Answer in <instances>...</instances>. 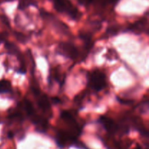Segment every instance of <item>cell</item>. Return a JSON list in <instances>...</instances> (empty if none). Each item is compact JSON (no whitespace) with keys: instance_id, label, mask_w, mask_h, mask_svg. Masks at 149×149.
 Here are the masks:
<instances>
[{"instance_id":"cell-1","label":"cell","mask_w":149,"mask_h":149,"mask_svg":"<svg viewBox=\"0 0 149 149\" xmlns=\"http://www.w3.org/2000/svg\"><path fill=\"white\" fill-rule=\"evenodd\" d=\"M53 4L57 11L65 13L72 20H78L81 17V13L73 5L70 0H53Z\"/></svg>"},{"instance_id":"cell-2","label":"cell","mask_w":149,"mask_h":149,"mask_svg":"<svg viewBox=\"0 0 149 149\" xmlns=\"http://www.w3.org/2000/svg\"><path fill=\"white\" fill-rule=\"evenodd\" d=\"M89 87L96 92L100 91L106 87V77L100 70L92 71L88 77Z\"/></svg>"},{"instance_id":"cell-3","label":"cell","mask_w":149,"mask_h":149,"mask_svg":"<svg viewBox=\"0 0 149 149\" xmlns=\"http://www.w3.org/2000/svg\"><path fill=\"white\" fill-rule=\"evenodd\" d=\"M99 123H100L102 125V126L103 127L105 130L107 131L109 133L113 134L116 132H119V131L122 130L124 132H126V129L127 127H121L119 125L116 123L111 118L107 117V116H101L100 117L98 120Z\"/></svg>"},{"instance_id":"cell-4","label":"cell","mask_w":149,"mask_h":149,"mask_svg":"<svg viewBox=\"0 0 149 149\" xmlns=\"http://www.w3.org/2000/svg\"><path fill=\"white\" fill-rule=\"evenodd\" d=\"M61 55L71 59H75L79 56V50L71 42H64L59 46Z\"/></svg>"},{"instance_id":"cell-5","label":"cell","mask_w":149,"mask_h":149,"mask_svg":"<svg viewBox=\"0 0 149 149\" xmlns=\"http://www.w3.org/2000/svg\"><path fill=\"white\" fill-rule=\"evenodd\" d=\"M37 97V103L39 105V108L45 112L46 114L48 116H50V112H51V106L49 100L48 99L47 96L46 95L41 94V93L39 95H36Z\"/></svg>"},{"instance_id":"cell-6","label":"cell","mask_w":149,"mask_h":149,"mask_svg":"<svg viewBox=\"0 0 149 149\" xmlns=\"http://www.w3.org/2000/svg\"><path fill=\"white\" fill-rule=\"evenodd\" d=\"M145 24H146V20L143 19V20H141L139 21L135 22V23L132 24L131 26L130 29L132 31L135 32V33H138V32H141L143 31V29L145 27Z\"/></svg>"},{"instance_id":"cell-7","label":"cell","mask_w":149,"mask_h":149,"mask_svg":"<svg viewBox=\"0 0 149 149\" xmlns=\"http://www.w3.org/2000/svg\"><path fill=\"white\" fill-rule=\"evenodd\" d=\"M12 90V86L10 81L8 80H0V93H10Z\"/></svg>"},{"instance_id":"cell-8","label":"cell","mask_w":149,"mask_h":149,"mask_svg":"<svg viewBox=\"0 0 149 149\" xmlns=\"http://www.w3.org/2000/svg\"><path fill=\"white\" fill-rule=\"evenodd\" d=\"M30 4H33V2L31 0H20L18 4V9L23 10Z\"/></svg>"},{"instance_id":"cell-9","label":"cell","mask_w":149,"mask_h":149,"mask_svg":"<svg viewBox=\"0 0 149 149\" xmlns=\"http://www.w3.org/2000/svg\"><path fill=\"white\" fill-rule=\"evenodd\" d=\"M95 1V0H78V2L80 4H82V5H87V4H91Z\"/></svg>"},{"instance_id":"cell-10","label":"cell","mask_w":149,"mask_h":149,"mask_svg":"<svg viewBox=\"0 0 149 149\" xmlns=\"http://www.w3.org/2000/svg\"><path fill=\"white\" fill-rule=\"evenodd\" d=\"M1 19H2V21L4 22V23H5V24H7V25H8L9 26V20L8 19H7V17H6V16H1Z\"/></svg>"},{"instance_id":"cell-11","label":"cell","mask_w":149,"mask_h":149,"mask_svg":"<svg viewBox=\"0 0 149 149\" xmlns=\"http://www.w3.org/2000/svg\"><path fill=\"white\" fill-rule=\"evenodd\" d=\"M52 101H53L54 103H58L60 102V100L58 98V97H55V98L52 99Z\"/></svg>"},{"instance_id":"cell-12","label":"cell","mask_w":149,"mask_h":149,"mask_svg":"<svg viewBox=\"0 0 149 149\" xmlns=\"http://www.w3.org/2000/svg\"><path fill=\"white\" fill-rule=\"evenodd\" d=\"M8 137L10 138H12L13 137V132H9V134H8Z\"/></svg>"},{"instance_id":"cell-13","label":"cell","mask_w":149,"mask_h":149,"mask_svg":"<svg viewBox=\"0 0 149 149\" xmlns=\"http://www.w3.org/2000/svg\"><path fill=\"white\" fill-rule=\"evenodd\" d=\"M134 149H143V148H142V147H141V146H140L139 145H138V146H137L135 147V148H134Z\"/></svg>"}]
</instances>
